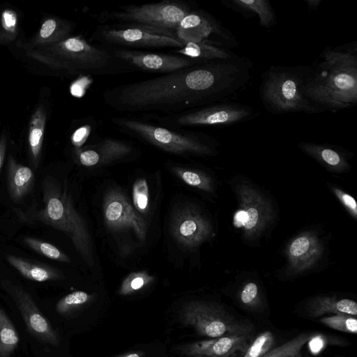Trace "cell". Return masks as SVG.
I'll use <instances>...</instances> for the list:
<instances>
[{
    "label": "cell",
    "mask_w": 357,
    "mask_h": 357,
    "mask_svg": "<svg viewBox=\"0 0 357 357\" xmlns=\"http://www.w3.org/2000/svg\"><path fill=\"white\" fill-rule=\"evenodd\" d=\"M252 68L250 59L237 55L108 89L103 100L119 112L178 114L226 102L248 85Z\"/></svg>",
    "instance_id": "cell-1"
},
{
    "label": "cell",
    "mask_w": 357,
    "mask_h": 357,
    "mask_svg": "<svg viewBox=\"0 0 357 357\" xmlns=\"http://www.w3.org/2000/svg\"><path fill=\"white\" fill-rule=\"evenodd\" d=\"M301 91L319 113L354 107L357 103V43L325 47L310 66Z\"/></svg>",
    "instance_id": "cell-2"
},
{
    "label": "cell",
    "mask_w": 357,
    "mask_h": 357,
    "mask_svg": "<svg viewBox=\"0 0 357 357\" xmlns=\"http://www.w3.org/2000/svg\"><path fill=\"white\" fill-rule=\"evenodd\" d=\"M43 207L31 209L21 215L23 221L50 226L71 240L77 251L89 265H93L91 240L86 225L75 210L66 188L48 176L42 181Z\"/></svg>",
    "instance_id": "cell-3"
},
{
    "label": "cell",
    "mask_w": 357,
    "mask_h": 357,
    "mask_svg": "<svg viewBox=\"0 0 357 357\" xmlns=\"http://www.w3.org/2000/svg\"><path fill=\"white\" fill-rule=\"evenodd\" d=\"M310 66H271L261 76L259 97L266 110L282 114L319 113L303 96L301 89Z\"/></svg>",
    "instance_id": "cell-4"
},
{
    "label": "cell",
    "mask_w": 357,
    "mask_h": 357,
    "mask_svg": "<svg viewBox=\"0 0 357 357\" xmlns=\"http://www.w3.org/2000/svg\"><path fill=\"white\" fill-rule=\"evenodd\" d=\"M47 56L40 57L47 63L71 73L100 74L109 72L119 61L113 54L97 48L82 36H70L63 40L43 45Z\"/></svg>",
    "instance_id": "cell-5"
},
{
    "label": "cell",
    "mask_w": 357,
    "mask_h": 357,
    "mask_svg": "<svg viewBox=\"0 0 357 357\" xmlns=\"http://www.w3.org/2000/svg\"><path fill=\"white\" fill-rule=\"evenodd\" d=\"M112 122L121 130L132 133L169 153L209 154L212 152V147L208 144L211 138L207 135L181 133L129 118L115 117L112 119Z\"/></svg>",
    "instance_id": "cell-6"
},
{
    "label": "cell",
    "mask_w": 357,
    "mask_h": 357,
    "mask_svg": "<svg viewBox=\"0 0 357 357\" xmlns=\"http://www.w3.org/2000/svg\"><path fill=\"white\" fill-rule=\"evenodd\" d=\"M179 319L199 335L211 338L250 334L253 331L252 324L236 319L222 306L199 301L185 303Z\"/></svg>",
    "instance_id": "cell-7"
},
{
    "label": "cell",
    "mask_w": 357,
    "mask_h": 357,
    "mask_svg": "<svg viewBox=\"0 0 357 357\" xmlns=\"http://www.w3.org/2000/svg\"><path fill=\"white\" fill-rule=\"evenodd\" d=\"M180 1H163L158 3L121 6L109 13L106 20L121 23L160 29L175 33L180 21L190 11Z\"/></svg>",
    "instance_id": "cell-8"
},
{
    "label": "cell",
    "mask_w": 357,
    "mask_h": 357,
    "mask_svg": "<svg viewBox=\"0 0 357 357\" xmlns=\"http://www.w3.org/2000/svg\"><path fill=\"white\" fill-rule=\"evenodd\" d=\"M258 115L252 106L236 102H220L162 118L167 126H228L249 121Z\"/></svg>",
    "instance_id": "cell-9"
},
{
    "label": "cell",
    "mask_w": 357,
    "mask_h": 357,
    "mask_svg": "<svg viewBox=\"0 0 357 357\" xmlns=\"http://www.w3.org/2000/svg\"><path fill=\"white\" fill-rule=\"evenodd\" d=\"M177 39L183 45L204 43L231 50L238 45L234 33L207 12L190 10L178 23Z\"/></svg>",
    "instance_id": "cell-10"
},
{
    "label": "cell",
    "mask_w": 357,
    "mask_h": 357,
    "mask_svg": "<svg viewBox=\"0 0 357 357\" xmlns=\"http://www.w3.org/2000/svg\"><path fill=\"white\" fill-rule=\"evenodd\" d=\"M94 36L107 43L135 47L181 48L175 33L134 25H105L99 26Z\"/></svg>",
    "instance_id": "cell-11"
},
{
    "label": "cell",
    "mask_w": 357,
    "mask_h": 357,
    "mask_svg": "<svg viewBox=\"0 0 357 357\" xmlns=\"http://www.w3.org/2000/svg\"><path fill=\"white\" fill-rule=\"evenodd\" d=\"M103 218L107 227L115 231L131 230L142 241L146 238L147 225L126 196L112 189L105 196Z\"/></svg>",
    "instance_id": "cell-12"
},
{
    "label": "cell",
    "mask_w": 357,
    "mask_h": 357,
    "mask_svg": "<svg viewBox=\"0 0 357 357\" xmlns=\"http://www.w3.org/2000/svg\"><path fill=\"white\" fill-rule=\"evenodd\" d=\"M1 285L15 301L29 332L42 342L57 345L59 340L56 331L31 295L8 280H3Z\"/></svg>",
    "instance_id": "cell-13"
},
{
    "label": "cell",
    "mask_w": 357,
    "mask_h": 357,
    "mask_svg": "<svg viewBox=\"0 0 357 357\" xmlns=\"http://www.w3.org/2000/svg\"><path fill=\"white\" fill-rule=\"evenodd\" d=\"M113 55L137 70L155 73H170L201 63L177 54L152 53L131 50H119Z\"/></svg>",
    "instance_id": "cell-14"
},
{
    "label": "cell",
    "mask_w": 357,
    "mask_h": 357,
    "mask_svg": "<svg viewBox=\"0 0 357 357\" xmlns=\"http://www.w3.org/2000/svg\"><path fill=\"white\" fill-rule=\"evenodd\" d=\"M250 338L251 333L225 335L181 344L177 349L188 357H242Z\"/></svg>",
    "instance_id": "cell-15"
},
{
    "label": "cell",
    "mask_w": 357,
    "mask_h": 357,
    "mask_svg": "<svg viewBox=\"0 0 357 357\" xmlns=\"http://www.w3.org/2000/svg\"><path fill=\"white\" fill-rule=\"evenodd\" d=\"M206 226L202 218L190 207L177 210L172 220L171 233L176 241L185 247H192L204 238Z\"/></svg>",
    "instance_id": "cell-16"
},
{
    "label": "cell",
    "mask_w": 357,
    "mask_h": 357,
    "mask_svg": "<svg viewBox=\"0 0 357 357\" xmlns=\"http://www.w3.org/2000/svg\"><path fill=\"white\" fill-rule=\"evenodd\" d=\"M126 142L105 138L94 145L76 151L79 162L86 167L105 165L120 159L132 151Z\"/></svg>",
    "instance_id": "cell-17"
},
{
    "label": "cell",
    "mask_w": 357,
    "mask_h": 357,
    "mask_svg": "<svg viewBox=\"0 0 357 357\" xmlns=\"http://www.w3.org/2000/svg\"><path fill=\"white\" fill-rule=\"evenodd\" d=\"M35 174L29 167L20 164L9 155L7 163V189L10 199L19 202L34 188Z\"/></svg>",
    "instance_id": "cell-18"
},
{
    "label": "cell",
    "mask_w": 357,
    "mask_h": 357,
    "mask_svg": "<svg viewBox=\"0 0 357 357\" xmlns=\"http://www.w3.org/2000/svg\"><path fill=\"white\" fill-rule=\"evenodd\" d=\"M6 261L21 275L32 281L44 282L63 278L59 269L43 262L13 255H8Z\"/></svg>",
    "instance_id": "cell-19"
},
{
    "label": "cell",
    "mask_w": 357,
    "mask_h": 357,
    "mask_svg": "<svg viewBox=\"0 0 357 357\" xmlns=\"http://www.w3.org/2000/svg\"><path fill=\"white\" fill-rule=\"evenodd\" d=\"M222 3L244 17L257 16L262 27L269 29L276 24L275 10L268 0H222Z\"/></svg>",
    "instance_id": "cell-20"
},
{
    "label": "cell",
    "mask_w": 357,
    "mask_h": 357,
    "mask_svg": "<svg viewBox=\"0 0 357 357\" xmlns=\"http://www.w3.org/2000/svg\"><path fill=\"white\" fill-rule=\"evenodd\" d=\"M46 112L43 106H38L32 114L28 133L29 154L32 167L37 169L40 165L44 132L46 123Z\"/></svg>",
    "instance_id": "cell-21"
},
{
    "label": "cell",
    "mask_w": 357,
    "mask_h": 357,
    "mask_svg": "<svg viewBox=\"0 0 357 357\" xmlns=\"http://www.w3.org/2000/svg\"><path fill=\"white\" fill-rule=\"evenodd\" d=\"M307 312L313 318L326 314H345L356 317L357 304L354 301L348 298L317 297L309 303Z\"/></svg>",
    "instance_id": "cell-22"
},
{
    "label": "cell",
    "mask_w": 357,
    "mask_h": 357,
    "mask_svg": "<svg viewBox=\"0 0 357 357\" xmlns=\"http://www.w3.org/2000/svg\"><path fill=\"white\" fill-rule=\"evenodd\" d=\"M175 54L190 58L201 63L215 60L228 59L237 56L231 50L204 43H188L174 50Z\"/></svg>",
    "instance_id": "cell-23"
},
{
    "label": "cell",
    "mask_w": 357,
    "mask_h": 357,
    "mask_svg": "<svg viewBox=\"0 0 357 357\" xmlns=\"http://www.w3.org/2000/svg\"><path fill=\"white\" fill-rule=\"evenodd\" d=\"M71 29V24L68 22L56 18H48L42 24L35 38V43L46 45L63 40L70 37Z\"/></svg>",
    "instance_id": "cell-24"
},
{
    "label": "cell",
    "mask_w": 357,
    "mask_h": 357,
    "mask_svg": "<svg viewBox=\"0 0 357 357\" xmlns=\"http://www.w3.org/2000/svg\"><path fill=\"white\" fill-rule=\"evenodd\" d=\"M19 340L17 329L0 307V357H10L17 347Z\"/></svg>",
    "instance_id": "cell-25"
},
{
    "label": "cell",
    "mask_w": 357,
    "mask_h": 357,
    "mask_svg": "<svg viewBox=\"0 0 357 357\" xmlns=\"http://www.w3.org/2000/svg\"><path fill=\"white\" fill-rule=\"evenodd\" d=\"M23 243L36 253L50 259L60 262H70L69 257L50 243L34 237L25 236L23 238Z\"/></svg>",
    "instance_id": "cell-26"
},
{
    "label": "cell",
    "mask_w": 357,
    "mask_h": 357,
    "mask_svg": "<svg viewBox=\"0 0 357 357\" xmlns=\"http://www.w3.org/2000/svg\"><path fill=\"white\" fill-rule=\"evenodd\" d=\"M310 335L307 333L300 334L287 342L272 349L261 357H288L301 352L303 346L310 340Z\"/></svg>",
    "instance_id": "cell-27"
},
{
    "label": "cell",
    "mask_w": 357,
    "mask_h": 357,
    "mask_svg": "<svg viewBox=\"0 0 357 357\" xmlns=\"http://www.w3.org/2000/svg\"><path fill=\"white\" fill-rule=\"evenodd\" d=\"M319 321L324 325L334 330L354 335L357 333L356 317L345 314H337L322 317Z\"/></svg>",
    "instance_id": "cell-28"
},
{
    "label": "cell",
    "mask_w": 357,
    "mask_h": 357,
    "mask_svg": "<svg viewBox=\"0 0 357 357\" xmlns=\"http://www.w3.org/2000/svg\"><path fill=\"white\" fill-rule=\"evenodd\" d=\"M133 207L139 214L146 215L149 210V191L145 178L137 179L132 187Z\"/></svg>",
    "instance_id": "cell-29"
},
{
    "label": "cell",
    "mask_w": 357,
    "mask_h": 357,
    "mask_svg": "<svg viewBox=\"0 0 357 357\" xmlns=\"http://www.w3.org/2000/svg\"><path fill=\"white\" fill-rule=\"evenodd\" d=\"M91 296L82 291H76L61 298L56 304V310L61 314H68L88 303Z\"/></svg>",
    "instance_id": "cell-30"
},
{
    "label": "cell",
    "mask_w": 357,
    "mask_h": 357,
    "mask_svg": "<svg viewBox=\"0 0 357 357\" xmlns=\"http://www.w3.org/2000/svg\"><path fill=\"white\" fill-rule=\"evenodd\" d=\"M274 343L273 334L266 331L251 342L242 357H261L272 349Z\"/></svg>",
    "instance_id": "cell-31"
},
{
    "label": "cell",
    "mask_w": 357,
    "mask_h": 357,
    "mask_svg": "<svg viewBox=\"0 0 357 357\" xmlns=\"http://www.w3.org/2000/svg\"><path fill=\"white\" fill-rule=\"evenodd\" d=\"M153 279V277L148 275L146 272L132 273L123 281L119 289V294L121 295L133 294L148 285Z\"/></svg>",
    "instance_id": "cell-32"
},
{
    "label": "cell",
    "mask_w": 357,
    "mask_h": 357,
    "mask_svg": "<svg viewBox=\"0 0 357 357\" xmlns=\"http://www.w3.org/2000/svg\"><path fill=\"white\" fill-rule=\"evenodd\" d=\"M258 220V212L251 208L247 211L241 210L236 212L234 217V225L236 227H244L247 229L255 226Z\"/></svg>",
    "instance_id": "cell-33"
},
{
    "label": "cell",
    "mask_w": 357,
    "mask_h": 357,
    "mask_svg": "<svg viewBox=\"0 0 357 357\" xmlns=\"http://www.w3.org/2000/svg\"><path fill=\"white\" fill-rule=\"evenodd\" d=\"M241 302L250 308L259 305L258 287L254 282L248 283L242 289L240 294Z\"/></svg>",
    "instance_id": "cell-34"
},
{
    "label": "cell",
    "mask_w": 357,
    "mask_h": 357,
    "mask_svg": "<svg viewBox=\"0 0 357 357\" xmlns=\"http://www.w3.org/2000/svg\"><path fill=\"white\" fill-rule=\"evenodd\" d=\"M174 172L178 176L188 185L204 188L206 184L203 177L198 173L181 167H175Z\"/></svg>",
    "instance_id": "cell-35"
},
{
    "label": "cell",
    "mask_w": 357,
    "mask_h": 357,
    "mask_svg": "<svg viewBox=\"0 0 357 357\" xmlns=\"http://www.w3.org/2000/svg\"><path fill=\"white\" fill-rule=\"evenodd\" d=\"M1 26L9 34H14L17 30V17L16 13L10 9H6L1 14Z\"/></svg>",
    "instance_id": "cell-36"
},
{
    "label": "cell",
    "mask_w": 357,
    "mask_h": 357,
    "mask_svg": "<svg viewBox=\"0 0 357 357\" xmlns=\"http://www.w3.org/2000/svg\"><path fill=\"white\" fill-rule=\"evenodd\" d=\"M92 127L90 125H84L77 128L71 136L72 144L79 149V147L86 141Z\"/></svg>",
    "instance_id": "cell-37"
},
{
    "label": "cell",
    "mask_w": 357,
    "mask_h": 357,
    "mask_svg": "<svg viewBox=\"0 0 357 357\" xmlns=\"http://www.w3.org/2000/svg\"><path fill=\"white\" fill-rule=\"evenodd\" d=\"M309 247L310 241L305 236L298 237L291 244L289 252L293 257H301L307 252Z\"/></svg>",
    "instance_id": "cell-38"
},
{
    "label": "cell",
    "mask_w": 357,
    "mask_h": 357,
    "mask_svg": "<svg viewBox=\"0 0 357 357\" xmlns=\"http://www.w3.org/2000/svg\"><path fill=\"white\" fill-rule=\"evenodd\" d=\"M7 147V138L6 135L0 137V173L3 165Z\"/></svg>",
    "instance_id": "cell-39"
},
{
    "label": "cell",
    "mask_w": 357,
    "mask_h": 357,
    "mask_svg": "<svg viewBox=\"0 0 357 357\" xmlns=\"http://www.w3.org/2000/svg\"><path fill=\"white\" fill-rule=\"evenodd\" d=\"M342 199L348 207L352 209L355 213H356V203L354 199L347 194H343L342 196Z\"/></svg>",
    "instance_id": "cell-40"
},
{
    "label": "cell",
    "mask_w": 357,
    "mask_h": 357,
    "mask_svg": "<svg viewBox=\"0 0 357 357\" xmlns=\"http://www.w3.org/2000/svg\"><path fill=\"white\" fill-rule=\"evenodd\" d=\"M307 8L310 10H315L321 3L322 0H305Z\"/></svg>",
    "instance_id": "cell-41"
},
{
    "label": "cell",
    "mask_w": 357,
    "mask_h": 357,
    "mask_svg": "<svg viewBox=\"0 0 357 357\" xmlns=\"http://www.w3.org/2000/svg\"><path fill=\"white\" fill-rule=\"evenodd\" d=\"M118 357H142V354L140 352H128Z\"/></svg>",
    "instance_id": "cell-42"
},
{
    "label": "cell",
    "mask_w": 357,
    "mask_h": 357,
    "mask_svg": "<svg viewBox=\"0 0 357 357\" xmlns=\"http://www.w3.org/2000/svg\"><path fill=\"white\" fill-rule=\"evenodd\" d=\"M288 357H303L301 352L294 355V356H288Z\"/></svg>",
    "instance_id": "cell-43"
}]
</instances>
